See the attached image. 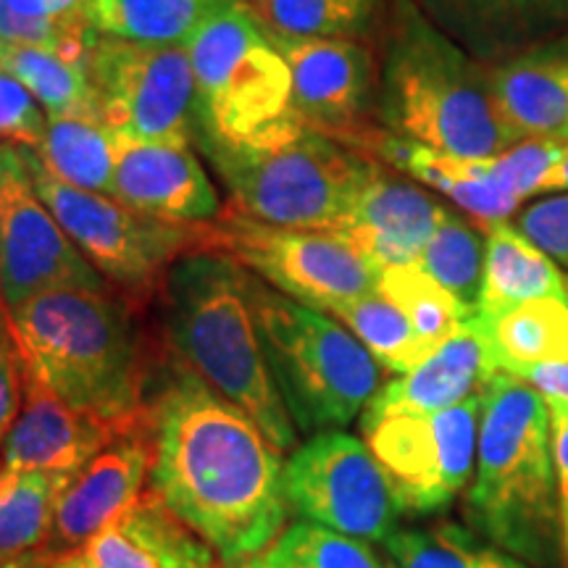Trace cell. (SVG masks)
<instances>
[{
	"instance_id": "obj_43",
	"label": "cell",
	"mask_w": 568,
	"mask_h": 568,
	"mask_svg": "<svg viewBox=\"0 0 568 568\" xmlns=\"http://www.w3.org/2000/svg\"><path fill=\"white\" fill-rule=\"evenodd\" d=\"M45 6L63 34L69 40L80 42L88 51L101 38V21H98L95 0H45Z\"/></svg>"
},
{
	"instance_id": "obj_4",
	"label": "cell",
	"mask_w": 568,
	"mask_h": 568,
	"mask_svg": "<svg viewBox=\"0 0 568 568\" xmlns=\"http://www.w3.org/2000/svg\"><path fill=\"white\" fill-rule=\"evenodd\" d=\"M466 518L477 535L531 568H564L550 408L508 372H497L481 389Z\"/></svg>"
},
{
	"instance_id": "obj_22",
	"label": "cell",
	"mask_w": 568,
	"mask_h": 568,
	"mask_svg": "<svg viewBox=\"0 0 568 568\" xmlns=\"http://www.w3.org/2000/svg\"><path fill=\"white\" fill-rule=\"evenodd\" d=\"M468 55L495 67L568 34V0H414Z\"/></svg>"
},
{
	"instance_id": "obj_32",
	"label": "cell",
	"mask_w": 568,
	"mask_h": 568,
	"mask_svg": "<svg viewBox=\"0 0 568 568\" xmlns=\"http://www.w3.org/2000/svg\"><path fill=\"white\" fill-rule=\"evenodd\" d=\"M326 314L351 329L355 339L374 355L376 364L387 368L389 374H406L422 364L426 355L437 351L416 335L408 318L379 290L335 303Z\"/></svg>"
},
{
	"instance_id": "obj_8",
	"label": "cell",
	"mask_w": 568,
	"mask_h": 568,
	"mask_svg": "<svg viewBox=\"0 0 568 568\" xmlns=\"http://www.w3.org/2000/svg\"><path fill=\"white\" fill-rule=\"evenodd\" d=\"M197 92V130L243 142L293 113L287 61L243 0H224L184 42Z\"/></svg>"
},
{
	"instance_id": "obj_25",
	"label": "cell",
	"mask_w": 568,
	"mask_h": 568,
	"mask_svg": "<svg viewBox=\"0 0 568 568\" xmlns=\"http://www.w3.org/2000/svg\"><path fill=\"white\" fill-rule=\"evenodd\" d=\"M485 280L477 316L495 318L514 305L537 297H566V276L558 261L539 247L521 226L495 222L485 226Z\"/></svg>"
},
{
	"instance_id": "obj_26",
	"label": "cell",
	"mask_w": 568,
	"mask_h": 568,
	"mask_svg": "<svg viewBox=\"0 0 568 568\" xmlns=\"http://www.w3.org/2000/svg\"><path fill=\"white\" fill-rule=\"evenodd\" d=\"M34 159L48 174L88 193L111 195L116 169V132L101 113L48 119L45 138L34 148Z\"/></svg>"
},
{
	"instance_id": "obj_9",
	"label": "cell",
	"mask_w": 568,
	"mask_h": 568,
	"mask_svg": "<svg viewBox=\"0 0 568 568\" xmlns=\"http://www.w3.org/2000/svg\"><path fill=\"white\" fill-rule=\"evenodd\" d=\"M30 180L71 243L105 282L130 295L151 293L182 255L203 251V224H172L132 211L116 197L55 180L32 151L19 148Z\"/></svg>"
},
{
	"instance_id": "obj_15",
	"label": "cell",
	"mask_w": 568,
	"mask_h": 568,
	"mask_svg": "<svg viewBox=\"0 0 568 568\" xmlns=\"http://www.w3.org/2000/svg\"><path fill=\"white\" fill-rule=\"evenodd\" d=\"M272 38V34H268ZM293 74V109L311 130L351 148L376 126L379 63L361 40L272 38Z\"/></svg>"
},
{
	"instance_id": "obj_33",
	"label": "cell",
	"mask_w": 568,
	"mask_h": 568,
	"mask_svg": "<svg viewBox=\"0 0 568 568\" xmlns=\"http://www.w3.org/2000/svg\"><path fill=\"white\" fill-rule=\"evenodd\" d=\"M224 0H95L101 34L148 45H184Z\"/></svg>"
},
{
	"instance_id": "obj_31",
	"label": "cell",
	"mask_w": 568,
	"mask_h": 568,
	"mask_svg": "<svg viewBox=\"0 0 568 568\" xmlns=\"http://www.w3.org/2000/svg\"><path fill=\"white\" fill-rule=\"evenodd\" d=\"M385 550L395 568H531L527 560L458 524L397 529Z\"/></svg>"
},
{
	"instance_id": "obj_30",
	"label": "cell",
	"mask_w": 568,
	"mask_h": 568,
	"mask_svg": "<svg viewBox=\"0 0 568 568\" xmlns=\"http://www.w3.org/2000/svg\"><path fill=\"white\" fill-rule=\"evenodd\" d=\"M69 477L0 466V564L48 548L55 497Z\"/></svg>"
},
{
	"instance_id": "obj_27",
	"label": "cell",
	"mask_w": 568,
	"mask_h": 568,
	"mask_svg": "<svg viewBox=\"0 0 568 568\" xmlns=\"http://www.w3.org/2000/svg\"><path fill=\"white\" fill-rule=\"evenodd\" d=\"M272 38L366 42L382 30L387 0H243Z\"/></svg>"
},
{
	"instance_id": "obj_19",
	"label": "cell",
	"mask_w": 568,
	"mask_h": 568,
	"mask_svg": "<svg viewBox=\"0 0 568 568\" xmlns=\"http://www.w3.org/2000/svg\"><path fill=\"white\" fill-rule=\"evenodd\" d=\"M447 205L382 166L364 184L335 232L376 274L389 266L416 264Z\"/></svg>"
},
{
	"instance_id": "obj_10",
	"label": "cell",
	"mask_w": 568,
	"mask_h": 568,
	"mask_svg": "<svg viewBox=\"0 0 568 568\" xmlns=\"http://www.w3.org/2000/svg\"><path fill=\"white\" fill-rule=\"evenodd\" d=\"M203 251L224 253L268 287L316 311L376 290V272L337 234L293 230L224 209L203 224Z\"/></svg>"
},
{
	"instance_id": "obj_28",
	"label": "cell",
	"mask_w": 568,
	"mask_h": 568,
	"mask_svg": "<svg viewBox=\"0 0 568 568\" xmlns=\"http://www.w3.org/2000/svg\"><path fill=\"white\" fill-rule=\"evenodd\" d=\"M500 372L516 366L568 361L566 297H537L514 305L506 314L481 318Z\"/></svg>"
},
{
	"instance_id": "obj_40",
	"label": "cell",
	"mask_w": 568,
	"mask_h": 568,
	"mask_svg": "<svg viewBox=\"0 0 568 568\" xmlns=\"http://www.w3.org/2000/svg\"><path fill=\"white\" fill-rule=\"evenodd\" d=\"M24 400V361L13 339L9 311L0 303V447L17 422Z\"/></svg>"
},
{
	"instance_id": "obj_39",
	"label": "cell",
	"mask_w": 568,
	"mask_h": 568,
	"mask_svg": "<svg viewBox=\"0 0 568 568\" xmlns=\"http://www.w3.org/2000/svg\"><path fill=\"white\" fill-rule=\"evenodd\" d=\"M48 113L17 77L0 69V145L34 151L45 138Z\"/></svg>"
},
{
	"instance_id": "obj_12",
	"label": "cell",
	"mask_w": 568,
	"mask_h": 568,
	"mask_svg": "<svg viewBox=\"0 0 568 568\" xmlns=\"http://www.w3.org/2000/svg\"><path fill=\"white\" fill-rule=\"evenodd\" d=\"M90 80L103 122L122 138L195 145L197 92L184 45H148L101 34Z\"/></svg>"
},
{
	"instance_id": "obj_35",
	"label": "cell",
	"mask_w": 568,
	"mask_h": 568,
	"mask_svg": "<svg viewBox=\"0 0 568 568\" xmlns=\"http://www.w3.org/2000/svg\"><path fill=\"white\" fill-rule=\"evenodd\" d=\"M243 568H395L366 539L343 535L308 518H295L264 552Z\"/></svg>"
},
{
	"instance_id": "obj_42",
	"label": "cell",
	"mask_w": 568,
	"mask_h": 568,
	"mask_svg": "<svg viewBox=\"0 0 568 568\" xmlns=\"http://www.w3.org/2000/svg\"><path fill=\"white\" fill-rule=\"evenodd\" d=\"M550 426H552V456H556V479H558V516H560V556L564 568H568V406L550 403Z\"/></svg>"
},
{
	"instance_id": "obj_6",
	"label": "cell",
	"mask_w": 568,
	"mask_h": 568,
	"mask_svg": "<svg viewBox=\"0 0 568 568\" xmlns=\"http://www.w3.org/2000/svg\"><path fill=\"white\" fill-rule=\"evenodd\" d=\"M195 145L224 182L230 209L293 230L335 232L379 169L368 155L311 130L295 111L243 142L195 130Z\"/></svg>"
},
{
	"instance_id": "obj_20",
	"label": "cell",
	"mask_w": 568,
	"mask_h": 568,
	"mask_svg": "<svg viewBox=\"0 0 568 568\" xmlns=\"http://www.w3.org/2000/svg\"><path fill=\"white\" fill-rule=\"evenodd\" d=\"M59 568H226L216 550L190 529L153 489L111 518Z\"/></svg>"
},
{
	"instance_id": "obj_13",
	"label": "cell",
	"mask_w": 568,
	"mask_h": 568,
	"mask_svg": "<svg viewBox=\"0 0 568 568\" xmlns=\"http://www.w3.org/2000/svg\"><path fill=\"white\" fill-rule=\"evenodd\" d=\"M284 495L297 518L385 545L403 506L366 443L343 429L316 432L284 460Z\"/></svg>"
},
{
	"instance_id": "obj_34",
	"label": "cell",
	"mask_w": 568,
	"mask_h": 568,
	"mask_svg": "<svg viewBox=\"0 0 568 568\" xmlns=\"http://www.w3.org/2000/svg\"><path fill=\"white\" fill-rule=\"evenodd\" d=\"M376 290L408 318L416 335L432 347L443 345L453 332L460 329V324L477 314L418 264L382 268L376 274Z\"/></svg>"
},
{
	"instance_id": "obj_18",
	"label": "cell",
	"mask_w": 568,
	"mask_h": 568,
	"mask_svg": "<svg viewBox=\"0 0 568 568\" xmlns=\"http://www.w3.org/2000/svg\"><path fill=\"white\" fill-rule=\"evenodd\" d=\"M351 148L382 166L410 176L424 187H432L481 226L506 222L521 205V197L510 190L503 172L500 155L471 159V155L439 151L387 132L379 124L361 134Z\"/></svg>"
},
{
	"instance_id": "obj_45",
	"label": "cell",
	"mask_w": 568,
	"mask_h": 568,
	"mask_svg": "<svg viewBox=\"0 0 568 568\" xmlns=\"http://www.w3.org/2000/svg\"><path fill=\"white\" fill-rule=\"evenodd\" d=\"M55 564H59V556L48 548H42V550L27 552V556H21V558L3 560L0 568H55Z\"/></svg>"
},
{
	"instance_id": "obj_2",
	"label": "cell",
	"mask_w": 568,
	"mask_h": 568,
	"mask_svg": "<svg viewBox=\"0 0 568 568\" xmlns=\"http://www.w3.org/2000/svg\"><path fill=\"white\" fill-rule=\"evenodd\" d=\"M379 38V126L471 159L516 145L497 111L489 67L432 24L414 0H387Z\"/></svg>"
},
{
	"instance_id": "obj_1",
	"label": "cell",
	"mask_w": 568,
	"mask_h": 568,
	"mask_svg": "<svg viewBox=\"0 0 568 568\" xmlns=\"http://www.w3.org/2000/svg\"><path fill=\"white\" fill-rule=\"evenodd\" d=\"M145 422L148 485L226 568H243L280 537L290 514L284 453L243 408L172 361L145 403Z\"/></svg>"
},
{
	"instance_id": "obj_47",
	"label": "cell",
	"mask_w": 568,
	"mask_h": 568,
	"mask_svg": "<svg viewBox=\"0 0 568 568\" xmlns=\"http://www.w3.org/2000/svg\"><path fill=\"white\" fill-rule=\"evenodd\" d=\"M566 303H568V274H566Z\"/></svg>"
},
{
	"instance_id": "obj_41",
	"label": "cell",
	"mask_w": 568,
	"mask_h": 568,
	"mask_svg": "<svg viewBox=\"0 0 568 568\" xmlns=\"http://www.w3.org/2000/svg\"><path fill=\"white\" fill-rule=\"evenodd\" d=\"M518 226L560 266L568 268V193L529 205L518 219Z\"/></svg>"
},
{
	"instance_id": "obj_3",
	"label": "cell",
	"mask_w": 568,
	"mask_h": 568,
	"mask_svg": "<svg viewBox=\"0 0 568 568\" xmlns=\"http://www.w3.org/2000/svg\"><path fill=\"white\" fill-rule=\"evenodd\" d=\"M163 332L172 358L243 408L280 453L297 435L268 368L247 272L224 253L193 251L163 276Z\"/></svg>"
},
{
	"instance_id": "obj_21",
	"label": "cell",
	"mask_w": 568,
	"mask_h": 568,
	"mask_svg": "<svg viewBox=\"0 0 568 568\" xmlns=\"http://www.w3.org/2000/svg\"><path fill=\"white\" fill-rule=\"evenodd\" d=\"M119 432L124 429L71 408L24 368V400L0 447V466L71 477Z\"/></svg>"
},
{
	"instance_id": "obj_38",
	"label": "cell",
	"mask_w": 568,
	"mask_h": 568,
	"mask_svg": "<svg viewBox=\"0 0 568 568\" xmlns=\"http://www.w3.org/2000/svg\"><path fill=\"white\" fill-rule=\"evenodd\" d=\"M566 142L568 140L560 138H527L518 140L508 151L497 153L510 190L521 201L545 193V182H548L552 169H556L560 155H564Z\"/></svg>"
},
{
	"instance_id": "obj_29",
	"label": "cell",
	"mask_w": 568,
	"mask_h": 568,
	"mask_svg": "<svg viewBox=\"0 0 568 568\" xmlns=\"http://www.w3.org/2000/svg\"><path fill=\"white\" fill-rule=\"evenodd\" d=\"M88 59H77L53 48L0 42V69L17 77L32 92L48 119L101 113L95 90H92Z\"/></svg>"
},
{
	"instance_id": "obj_36",
	"label": "cell",
	"mask_w": 568,
	"mask_h": 568,
	"mask_svg": "<svg viewBox=\"0 0 568 568\" xmlns=\"http://www.w3.org/2000/svg\"><path fill=\"white\" fill-rule=\"evenodd\" d=\"M416 264L435 276L445 290H450L460 303L477 311L481 280H485V237L477 224L447 209Z\"/></svg>"
},
{
	"instance_id": "obj_48",
	"label": "cell",
	"mask_w": 568,
	"mask_h": 568,
	"mask_svg": "<svg viewBox=\"0 0 568 568\" xmlns=\"http://www.w3.org/2000/svg\"><path fill=\"white\" fill-rule=\"evenodd\" d=\"M55 568H59V564H55Z\"/></svg>"
},
{
	"instance_id": "obj_44",
	"label": "cell",
	"mask_w": 568,
	"mask_h": 568,
	"mask_svg": "<svg viewBox=\"0 0 568 568\" xmlns=\"http://www.w3.org/2000/svg\"><path fill=\"white\" fill-rule=\"evenodd\" d=\"M508 374L518 376L537 389L545 400L564 403L568 406V361H552V364L516 366Z\"/></svg>"
},
{
	"instance_id": "obj_5",
	"label": "cell",
	"mask_w": 568,
	"mask_h": 568,
	"mask_svg": "<svg viewBox=\"0 0 568 568\" xmlns=\"http://www.w3.org/2000/svg\"><path fill=\"white\" fill-rule=\"evenodd\" d=\"M24 368L71 408L130 429L145 422L138 326L113 290H59L9 311Z\"/></svg>"
},
{
	"instance_id": "obj_23",
	"label": "cell",
	"mask_w": 568,
	"mask_h": 568,
	"mask_svg": "<svg viewBox=\"0 0 568 568\" xmlns=\"http://www.w3.org/2000/svg\"><path fill=\"white\" fill-rule=\"evenodd\" d=\"M497 372L485 324L474 314L422 364L376 389L361 416L435 414L481 393Z\"/></svg>"
},
{
	"instance_id": "obj_16",
	"label": "cell",
	"mask_w": 568,
	"mask_h": 568,
	"mask_svg": "<svg viewBox=\"0 0 568 568\" xmlns=\"http://www.w3.org/2000/svg\"><path fill=\"white\" fill-rule=\"evenodd\" d=\"M153 466L148 422L119 432L59 489L48 550L71 556L142 495Z\"/></svg>"
},
{
	"instance_id": "obj_46",
	"label": "cell",
	"mask_w": 568,
	"mask_h": 568,
	"mask_svg": "<svg viewBox=\"0 0 568 568\" xmlns=\"http://www.w3.org/2000/svg\"><path fill=\"white\" fill-rule=\"evenodd\" d=\"M545 193H568V142H566V151L560 155V161L552 169V174L545 182Z\"/></svg>"
},
{
	"instance_id": "obj_14",
	"label": "cell",
	"mask_w": 568,
	"mask_h": 568,
	"mask_svg": "<svg viewBox=\"0 0 568 568\" xmlns=\"http://www.w3.org/2000/svg\"><path fill=\"white\" fill-rule=\"evenodd\" d=\"M109 287L42 203L21 151L0 148V303L6 311L59 290Z\"/></svg>"
},
{
	"instance_id": "obj_11",
	"label": "cell",
	"mask_w": 568,
	"mask_h": 568,
	"mask_svg": "<svg viewBox=\"0 0 568 568\" xmlns=\"http://www.w3.org/2000/svg\"><path fill=\"white\" fill-rule=\"evenodd\" d=\"M481 393L435 414L361 416V435L385 468L403 514L435 516L471 485Z\"/></svg>"
},
{
	"instance_id": "obj_17",
	"label": "cell",
	"mask_w": 568,
	"mask_h": 568,
	"mask_svg": "<svg viewBox=\"0 0 568 568\" xmlns=\"http://www.w3.org/2000/svg\"><path fill=\"white\" fill-rule=\"evenodd\" d=\"M111 197L151 219L190 226L209 224L224 211L195 145L132 140L122 134H116Z\"/></svg>"
},
{
	"instance_id": "obj_24",
	"label": "cell",
	"mask_w": 568,
	"mask_h": 568,
	"mask_svg": "<svg viewBox=\"0 0 568 568\" xmlns=\"http://www.w3.org/2000/svg\"><path fill=\"white\" fill-rule=\"evenodd\" d=\"M489 82L518 140H568V34L489 67Z\"/></svg>"
},
{
	"instance_id": "obj_37",
	"label": "cell",
	"mask_w": 568,
	"mask_h": 568,
	"mask_svg": "<svg viewBox=\"0 0 568 568\" xmlns=\"http://www.w3.org/2000/svg\"><path fill=\"white\" fill-rule=\"evenodd\" d=\"M0 42L53 48L77 59L90 55L88 48L63 34L48 11L45 0H0Z\"/></svg>"
},
{
	"instance_id": "obj_7",
	"label": "cell",
	"mask_w": 568,
	"mask_h": 568,
	"mask_svg": "<svg viewBox=\"0 0 568 568\" xmlns=\"http://www.w3.org/2000/svg\"><path fill=\"white\" fill-rule=\"evenodd\" d=\"M247 272V268H245ZM261 343L295 429H343L379 389V364L337 318L282 295L247 272Z\"/></svg>"
}]
</instances>
